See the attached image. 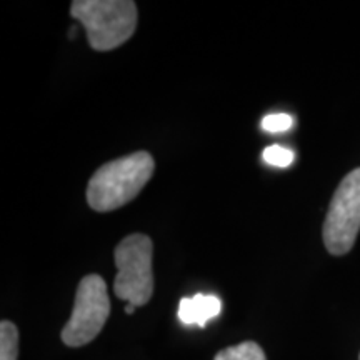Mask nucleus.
I'll use <instances>...</instances> for the list:
<instances>
[{"label": "nucleus", "mask_w": 360, "mask_h": 360, "mask_svg": "<svg viewBox=\"0 0 360 360\" xmlns=\"http://www.w3.org/2000/svg\"><path fill=\"white\" fill-rule=\"evenodd\" d=\"M19 355V332L12 322L0 323V360H17Z\"/></svg>", "instance_id": "6e6552de"}, {"label": "nucleus", "mask_w": 360, "mask_h": 360, "mask_svg": "<svg viewBox=\"0 0 360 360\" xmlns=\"http://www.w3.org/2000/svg\"><path fill=\"white\" fill-rule=\"evenodd\" d=\"M152 240L143 233L125 237L114 252L117 277L114 292L119 299L142 307L154 294V272H152Z\"/></svg>", "instance_id": "7ed1b4c3"}, {"label": "nucleus", "mask_w": 360, "mask_h": 360, "mask_svg": "<svg viewBox=\"0 0 360 360\" xmlns=\"http://www.w3.org/2000/svg\"><path fill=\"white\" fill-rule=\"evenodd\" d=\"M154 170L155 162L148 152H134L103 164L87 186L89 205L97 212L120 209L141 193Z\"/></svg>", "instance_id": "f257e3e1"}, {"label": "nucleus", "mask_w": 360, "mask_h": 360, "mask_svg": "<svg viewBox=\"0 0 360 360\" xmlns=\"http://www.w3.org/2000/svg\"><path fill=\"white\" fill-rule=\"evenodd\" d=\"M214 360H267L262 347L255 342H242V344L227 347L215 355Z\"/></svg>", "instance_id": "0eeeda50"}, {"label": "nucleus", "mask_w": 360, "mask_h": 360, "mask_svg": "<svg viewBox=\"0 0 360 360\" xmlns=\"http://www.w3.org/2000/svg\"><path fill=\"white\" fill-rule=\"evenodd\" d=\"M294 124L289 114H269L262 119V129L267 132H285Z\"/></svg>", "instance_id": "9d476101"}, {"label": "nucleus", "mask_w": 360, "mask_h": 360, "mask_svg": "<svg viewBox=\"0 0 360 360\" xmlns=\"http://www.w3.org/2000/svg\"><path fill=\"white\" fill-rule=\"evenodd\" d=\"M222 312V300L215 295L197 294L186 297L179 304V319L186 326H199L204 328L207 322L212 321Z\"/></svg>", "instance_id": "423d86ee"}, {"label": "nucleus", "mask_w": 360, "mask_h": 360, "mask_svg": "<svg viewBox=\"0 0 360 360\" xmlns=\"http://www.w3.org/2000/svg\"><path fill=\"white\" fill-rule=\"evenodd\" d=\"M134 310H135V305H132V304H127V305H125V312H127L129 315H130V314H134Z\"/></svg>", "instance_id": "9b49d317"}, {"label": "nucleus", "mask_w": 360, "mask_h": 360, "mask_svg": "<svg viewBox=\"0 0 360 360\" xmlns=\"http://www.w3.org/2000/svg\"><path fill=\"white\" fill-rule=\"evenodd\" d=\"M262 157L269 165H274V167H289L292 162H294V154H292V150L281 146L267 147L264 150Z\"/></svg>", "instance_id": "1a4fd4ad"}, {"label": "nucleus", "mask_w": 360, "mask_h": 360, "mask_svg": "<svg viewBox=\"0 0 360 360\" xmlns=\"http://www.w3.org/2000/svg\"><path fill=\"white\" fill-rule=\"evenodd\" d=\"M360 231V169L347 174L332 197L323 222V244L332 255L352 249Z\"/></svg>", "instance_id": "39448f33"}, {"label": "nucleus", "mask_w": 360, "mask_h": 360, "mask_svg": "<svg viewBox=\"0 0 360 360\" xmlns=\"http://www.w3.org/2000/svg\"><path fill=\"white\" fill-rule=\"evenodd\" d=\"M110 315V300L105 281L90 274L79 283L74 310L62 330V340L69 347H82L101 334Z\"/></svg>", "instance_id": "20e7f679"}, {"label": "nucleus", "mask_w": 360, "mask_h": 360, "mask_svg": "<svg viewBox=\"0 0 360 360\" xmlns=\"http://www.w3.org/2000/svg\"><path fill=\"white\" fill-rule=\"evenodd\" d=\"M70 15L87 30L94 51H114L127 42L137 27V6L132 0H75Z\"/></svg>", "instance_id": "f03ea898"}]
</instances>
